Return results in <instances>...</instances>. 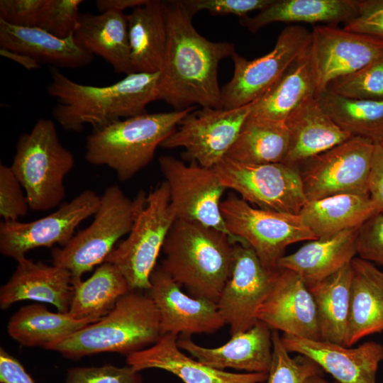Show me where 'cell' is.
Listing matches in <instances>:
<instances>
[{
	"label": "cell",
	"instance_id": "1",
	"mask_svg": "<svg viewBox=\"0 0 383 383\" xmlns=\"http://www.w3.org/2000/svg\"><path fill=\"white\" fill-rule=\"evenodd\" d=\"M165 4L167 40L157 100L177 111L197 106L223 108L218 68L221 60L235 52L234 45L213 42L200 35L181 1Z\"/></svg>",
	"mask_w": 383,
	"mask_h": 383
},
{
	"label": "cell",
	"instance_id": "2",
	"mask_svg": "<svg viewBox=\"0 0 383 383\" xmlns=\"http://www.w3.org/2000/svg\"><path fill=\"white\" fill-rule=\"evenodd\" d=\"M159 76L134 72L113 84L96 87L76 82L51 67L46 91L57 101L52 109L56 121L65 131L80 132L86 124L97 129L148 113V104L157 100Z\"/></svg>",
	"mask_w": 383,
	"mask_h": 383
},
{
	"label": "cell",
	"instance_id": "3",
	"mask_svg": "<svg viewBox=\"0 0 383 383\" xmlns=\"http://www.w3.org/2000/svg\"><path fill=\"white\" fill-rule=\"evenodd\" d=\"M233 239L201 224L176 219L162 247L160 267L189 295L217 302L229 279Z\"/></svg>",
	"mask_w": 383,
	"mask_h": 383
},
{
	"label": "cell",
	"instance_id": "4",
	"mask_svg": "<svg viewBox=\"0 0 383 383\" xmlns=\"http://www.w3.org/2000/svg\"><path fill=\"white\" fill-rule=\"evenodd\" d=\"M160 336V316L154 301L146 292L131 290L100 320L46 350L75 360L102 353L127 356L152 345Z\"/></svg>",
	"mask_w": 383,
	"mask_h": 383
},
{
	"label": "cell",
	"instance_id": "5",
	"mask_svg": "<svg viewBox=\"0 0 383 383\" xmlns=\"http://www.w3.org/2000/svg\"><path fill=\"white\" fill-rule=\"evenodd\" d=\"M196 109L145 113L94 129L87 137L84 157L91 165L109 167L118 180L127 181L152 160L157 148Z\"/></svg>",
	"mask_w": 383,
	"mask_h": 383
},
{
	"label": "cell",
	"instance_id": "6",
	"mask_svg": "<svg viewBox=\"0 0 383 383\" xmlns=\"http://www.w3.org/2000/svg\"><path fill=\"white\" fill-rule=\"evenodd\" d=\"M146 194L138 192L130 199L117 185L108 187L100 196V203L91 224L79 231L64 246L51 251L52 265L67 270L73 285L95 266L104 263L116 242L128 234L147 201Z\"/></svg>",
	"mask_w": 383,
	"mask_h": 383
},
{
	"label": "cell",
	"instance_id": "7",
	"mask_svg": "<svg viewBox=\"0 0 383 383\" xmlns=\"http://www.w3.org/2000/svg\"><path fill=\"white\" fill-rule=\"evenodd\" d=\"M74 165V155L61 143L54 121L40 118L18 138L10 166L33 211L58 206L66 195L64 179Z\"/></svg>",
	"mask_w": 383,
	"mask_h": 383
},
{
	"label": "cell",
	"instance_id": "8",
	"mask_svg": "<svg viewBox=\"0 0 383 383\" xmlns=\"http://www.w3.org/2000/svg\"><path fill=\"white\" fill-rule=\"evenodd\" d=\"M176 218L170 207L169 185L165 180L150 191L128 237L105 262L116 266L131 290L146 292L167 235Z\"/></svg>",
	"mask_w": 383,
	"mask_h": 383
},
{
	"label": "cell",
	"instance_id": "9",
	"mask_svg": "<svg viewBox=\"0 0 383 383\" xmlns=\"http://www.w3.org/2000/svg\"><path fill=\"white\" fill-rule=\"evenodd\" d=\"M221 211L230 235L248 243L270 270L279 269L287 246L318 238L299 215L257 208L232 192L222 200Z\"/></svg>",
	"mask_w": 383,
	"mask_h": 383
},
{
	"label": "cell",
	"instance_id": "10",
	"mask_svg": "<svg viewBox=\"0 0 383 383\" xmlns=\"http://www.w3.org/2000/svg\"><path fill=\"white\" fill-rule=\"evenodd\" d=\"M213 169L227 189L257 208L299 215L307 202L297 166L245 164L226 156Z\"/></svg>",
	"mask_w": 383,
	"mask_h": 383
},
{
	"label": "cell",
	"instance_id": "11",
	"mask_svg": "<svg viewBox=\"0 0 383 383\" xmlns=\"http://www.w3.org/2000/svg\"><path fill=\"white\" fill-rule=\"evenodd\" d=\"M374 144L353 136L301 164L303 169L299 172L307 201L343 194L370 196Z\"/></svg>",
	"mask_w": 383,
	"mask_h": 383
},
{
	"label": "cell",
	"instance_id": "12",
	"mask_svg": "<svg viewBox=\"0 0 383 383\" xmlns=\"http://www.w3.org/2000/svg\"><path fill=\"white\" fill-rule=\"evenodd\" d=\"M312 33L300 26L285 27L274 47L265 55L248 60L235 52L231 79L221 88L223 109L251 104L262 96L310 46Z\"/></svg>",
	"mask_w": 383,
	"mask_h": 383
},
{
	"label": "cell",
	"instance_id": "13",
	"mask_svg": "<svg viewBox=\"0 0 383 383\" xmlns=\"http://www.w3.org/2000/svg\"><path fill=\"white\" fill-rule=\"evenodd\" d=\"M252 103L233 109L201 107L193 110L179 121L160 146L168 149L183 148L184 159L213 168L235 142Z\"/></svg>",
	"mask_w": 383,
	"mask_h": 383
},
{
	"label": "cell",
	"instance_id": "14",
	"mask_svg": "<svg viewBox=\"0 0 383 383\" xmlns=\"http://www.w3.org/2000/svg\"><path fill=\"white\" fill-rule=\"evenodd\" d=\"M158 162L169 185L170 207L176 219L197 223L230 235L221 211V198L227 188L214 170L196 162L187 165L171 155H161Z\"/></svg>",
	"mask_w": 383,
	"mask_h": 383
},
{
	"label": "cell",
	"instance_id": "15",
	"mask_svg": "<svg viewBox=\"0 0 383 383\" xmlns=\"http://www.w3.org/2000/svg\"><path fill=\"white\" fill-rule=\"evenodd\" d=\"M279 270L265 267L245 241L234 242L231 274L216 302L231 336L249 330L256 323V311Z\"/></svg>",
	"mask_w": 383,
	"mask_h": 383
},
{
	"label": "cell",
	"instance_id": "16",
	"mask_svg": "<svg viewBox=\"0 0 383 383\" xmlns=\"http://www.w3.org/2000/svg\"><path fill=\"white\" fill-rule=\"evenodd\" d=\"M100 196L86 189L53 213L30 222L1 221L0 252L16 261L30 250L40 247L65 245L77 226L96 213Z\"/></svg>",
	"mask_w": 383,
	"mask_h": 383
},
{
	"label": "cell",
	"instance_id": "17",
	"mask_svg": "<svg viewBox=\"0 0 383 383\" xmlns=\"http://www.w3.org/2000/svg\"><path fill=\"white\" fill-rule=\"evenodd\" d=\"M311 50L316 75V97L334 80L353 74L383 55V38L316 26Z\"/></svg>",
	"mask_w": 383,
	"mask_h": 383
},
{
	"label": "cell",
	"instance_id": "18",
	"mask_svg": "<svg viewBox=\"0 0 383 383\" xmlns=\"http://www.w3.org/2000/svg\"><path fill=\"white\" fill-rule=\"evenodd\" d=\"M150 282L146 292L157 309L161 335L212 333L226 325L216 302L187 295L160 265L152 271Z\"/></svg>",
	"mask_w": 383,
	"mask_h": 383
},
{
	"label": "cell",
	"instance_id": "19",
	"mask_svg": "<svg viewBox=\"0 0 383 383\" xmlns=\"http://www.w3.org/2000/svg\"><path fill=\"white\" fill-rule=\"evenodd\" d=\"M255 318L284 334L322 340L312 294L296 272L280 269Z\"/></svg>",
	"mask_w": 383,
	"mask_h": 383
},
{
	"label": "cell",
	"instance_id": "20",
	"mask_svg": "<svg viewBox=\"0 0 383 383\" xmlns=\"http://www.w3.org/2000/svg\"><path fill=\"white\" fill-rule=\"evenodd\" d=\"M281 338L289 352L311 359L339 383H377L376 373L383 360L380 343L370 341L350 348L287 334Z\"/></svg>",
	"mask_w": 383,
	"mask_h": 383
},
{
	"label": "cell",
	"instance_id": "21",
	"mask_svg": "<svg viewBox=\"0 0 383 383\" xmlns=\"http://www.w3.org/2000/svg\"><path fill=\"white\" fill-rule=\"evenodd\" d=\"M178 347L212 368H233L250 373H268L272 360V330L257 321L249 330L232 335L225 344L206 348L189 336L177 339Z\"/></svg>",
	"mask_w": 383,
	"mask_h": 383
},
{
	"label": "cell",
	"instance_id": "22",
	"mask_svg": "<svg viewBox=\"0 0 383 383\" xmlns=\"http://www.w3.org/2000/svg\"><path fill=\"white\" fill-rule=\"evenodd\" d=\"M178 335H161L152 345L126 356L128 365L140 372L160 369L184 383H263L267 373H234L212 368L186 355L177 345Z\"/></svg>",
	"mask_w": 383,
	"mask_h": 383
},
{
	"label": "cell",
	"instance_id": "23",
	"mask_svg": "<svg viewBox=\"0 0 383 383\" xmlns=\"http://www.w3.org/2000/svg\"><path fill=\"white\" fill-rule=\"evenodd\" d=\"M74 294L71 273L66 269L23 257L9 281L0 289V307L6 309L23 300L55 306L58 312L67 313Z\"/></svg>",
	"mask_w": 383,
	"mask_h": 383
},
{
	"label": "cell",
	"instance_id": "24",
	"mask_svg": "<svg viewBox=\"0 0 383 383\" xmlns=\"http://www.w3.org/2000/svg\"><path fill=\"white\" fill-rule=\"evenodd\" d=\"M289 146L284 163L299 166L353 137L340 128L311 96L287 117Z\"/></svg>",
	"mask_w": 383,
	"mask_h": 383
},
{
	"label": "cell",
	"instance_id": "25",
	"mask_svg": "<svg viewBox=\"0 0 383 383\" xmlns=\"http://www.w3.org/2000/svg\"><path fill=\"white\" fill-rule=\"evenodd\" d=\"M74 38L82 48L101 57L116 72L126 75L134 73L128 18L123 12L80 13Z\"/></svg>",
	"mask_w": 383,
	"mask_h": 383
},
{
	"label": "cell",
	"instance_id": "26",
	"mask_svg": "<svg viewBox=\"0 0 383 383\" xmlns=\"http://www.w3.org/2000/svg\"><path fill=\"white\" fill-rule=\"evenodd\" d=\"M0 48L27 55L55 68L89 65L94 55L79 46L74 35L60 38L36 27H21L0 19Z\"/></svg>",
	"mask_w": 383,
	"mask_h": 383
},
{
	"label": "cell",
	"instance_id": "27",
	"mask_svg": "<svg viewBox=\"0 0 383 383\" xmlns=\"http://www.w3.org/2000/svg\"><path fill=\"white\" fill-rule=\"evenodd\" d=\"M358 229L309 240L296 252L281 257L277 267L296 272L306 285L323 279L355 258Z\"/></svg>",
	"mask_w": 383,
	"mask_h": 383
},
{
	"label": "cell",
	"instance_id": "28",
	"mask_svg": "<svg viewBox=\"0 0 383 383\" xmlns=\"http://www.w3.org/2000/svg\"><path fill=\"white\" fill-rule=\"evenodd\" d=\"M316 75L310 45L277 82L252 103L249 116L285 122L304 101L311 96L316 97Z\"/></svg>",
	"mask_w": 383,
	"mask_h": 383
},
{
	"label": "cell",
	"instance_id": "29",
	"mask_svg": "<svg viewBox=\"0 0 383 383\" xmlns=\"http://www.w3.org/2000/svg\"><path fill=\"white\" fill-rule=\"evenodd\" d=\"M127 18L133 72H160L167 40L165 1L148 0Z\"/></svg>",
	"mask_w": 383,
	"mask_h": 383
},
{
	"label": "cell",
	"instance_id": "30",
	"mask_svg": "<svg viewBox=\"0 0 383 383\" xmlns=\"http://www.w3.org/2000/svg\"><path fill=\"white\" fill-rule=\"evenodd\" d=\"M358 0H273L253 17L239 18L240 25L252 33L277 22L346 23L356 16Z\"/></svg>",
	"mask_w": 383,
	"mask_h": 383
},
{
	"label": "cell",
	"instance_id": "31",
	"mask_svg": "<svg viewBox=\"0 0 383 383\" xmlns=\"http://www.w3.org/2000/svg\"><path fill=\"white\" fill-rule=\"evenodd\" d=\"M379 213L370 196L343 194L307 201L299 216L319 238L360 228Z\"/></svg>",
	"mask_w": 383,
	"mask_h": 383
},
{
	"label": "cell",
	"instance_id": "32",
	"mask_svg": "<svg viewBox=\"0 0 383 383\" xmlns=\"http://www.w3.org/2000/svg\"><path fill=\"white\" fill-rule=\"evenodd\" d=\"M96 321L76 319L68 312L53 313L43 304H32L20 308L11 316L7 331L22 346L47 349L50 345Z\"/></svg>",
	"mask_w": 383,
	"mask_h": 383
},
{
	"label": "cell",
	"instance_id": "33",
	"mask_svg": "<svg viewBox=\"0 0 383 383\" xmlns=\"http://www.w3.org/2000/svg\"><path fill=\"white\" fill-rule=\"evenodd\" d=\"M354 273L355 269L350 263L325 279L307 285L316 304L323 340L346 345Z\"/></svg>",
	"mask_w": 383,
	"mask_h": 383
},
{
	"label": "cell",
	"instance_id": "34",
	"mask_svg": "<svg viewBox=\"0 0 383 383\" xmlns=\"http://www.w3.org/2000/svg\"><path fill=\"white\" fill-rule=\"evenodd\" d=\"M289 146L285 122L248 116L226 157L245 164L283 162Z\"/></svg>",
	"mask_w": 383,
	"mask_h": 383
},
{
	"label": "cell",
	"instance_id": "35",
	"mask_svg": "<svg viewBox=\"0 0 383 383\" xmlns=\"http://www.w3.org/2000/svg\"><path fill=\"white\" fill-rule=\"evenodd\" d=\"M130 291L126 278L118 268L104 262L89 279L74 284L68 313L76 319L99 321Z\"/></svg>",
	"mask_w": 383,
	"mask_h": 383
},
{
	"label": "cell",
	"instance_id": "36",
	"mask_svg": "<svg viewBox=\"0 0 383 383\" xmlns=\"http://www.w3.org/2000/svg\"><path fill=\"white\" fill-rule=\"evenodd\" d=\"M323 111L352 136L383 142V99H354L326 89L316 97Z\"/></svg>",
	"mask_w": 383,
	"mask_h": 383
},
{
	"label": "cell",
	"instance_id": "37",
	"mask_svg": "<svg viewBox=\"0 0 383 383\" xmlns=\"http://www.w3.org/2000/svg\"><path fill=\"white\" fill-rule=\"evenodd\" d=\"M382 331L383 293L355 270L351 285L345 346L350 347L361 338Z\"/></svg>",
	"mask_w": 383,
	"mask_h": 383
},
{
	"label": "cell",
	"instance_id": "38",
	"mask_svg": "<svg viewBox=\"0 0 383 383\" xmlns=\"http://www.w3.org/2000/svg\"><path fill=\"white\" fill-rule=\"evenodd\" d=\"M272 360L266 383H305L321 374V368L311 359L301 355L291 357L277 331L272 330Z\"/></svg>",
	"mask_w": 383,
	"mask_h": 383
},
{
	"label": "cell",
	"instance_id": "39",
	"mask_svg": "<svg viewBox=\"0 0 383 383\" xmlns=\"http://www.w3.org/2000/svg\"><path fill=\"white\" fill-rule=\"evenodd\" d=\"M328 90L354 99H383V55L347 76L332 82Z\"/></svg>",
	"mask_w": 383,
	"mask_h": 383
},
{
	"label": "cell",
	"instance_id": "40",
	"mask_svg": "<svg viewBox=\"0 0 383 383\" xmlns=\"http://www.w3.org/2000/svg\"><path fill=\"white\" fill-rule=\"evenodd\" d=\"M82 0H44L36 28L60 38L72 35L77 26Z\"/></svg>",
	"mask_w": 383,
	"mask_h": 383
},
{
	"label": "cell",
	"instance_id": "41",
	"mask_svg": "<svg viewBox=\"0 0 383 383\" xmlns=\"http://www.w3.org/2000/svg\"><path fill=\"white\" fill-rule=\"evenodd\" d=\"M65 383H144L139 371L132 367L106 365L75 367L67 370Z\"/></svg>",
	"mask_w": 383,
	"mask_h": 383
},
{
	"label": "cell",
	"instance_id": "42",
	"mask_svg": "<svg viewBox=\"0 0 383 383\" xmlns=\"http://www.w3.org/2000/svg\"><path fill=\"white\" fill-rule=\"evenodd\" d=\"M11 167L0 165V216L3 221H17L27 214L29 204Z\"/></svg>",
	"mask_w": 383,
	"mask_h": 383
},
{
	"label": "cell",
	"instance_id": "43",
	"mask_svg": "<svg viewBox=\"0 0 383 383\" xmlns=\"http://www.w3.org/2000/svg\"><path fill=\"white\" fill-rule=\"evenodd\" d=\"M190 15L206 11L211 15H235L239 18L248 16L250 11H260L273 0H180Z\"/></svg>",
	"mask_w": 383,
	"mask_h": 383
},
{
	"label": "cell",
	"instance_id": "44",
	"mask_svg": "<svg viewBox=\"0 0 383 383\" xmlns=\"http://www.w3.org/2000/svg\"><path fill=\"white\" fill-rule=\"evenodd\" d=\"M356 250L360 259L383 265V212L372 216L359 228Z\"/></svg>",
	"mask_w": 383,
	"mask_h": 383
},
{
	"label": "cell",
	"instance_id": "45",
	"mask_svg": "<svg viewBox=\"0 0 383 383\" xmlns=\"http://www.w3.org/2000/svg\"><path fill=\"white\" fill-rule=\"evenodd\" d=\"M343 29L383 38V0H358L357 14Z\"/></svg>",
	"mask_w": 383,
	"mask_h": 383
},
{
	"label": "cell",
	"instance_id": "46",
	"mask_svg": "<svg viewBox=\"0 0 383 383\" xmlns=\"http://www.w3.org/2000/svg\"><path fill=\"white\" fill-rule=\"evenodd\" d=\"M44 0H1L0 19L21 27H37Z\"/></svg>",
	"mask_w": 383,
	"mask_h": 383
},
{
	"label": "cell",
	"instance_id": "47",
	"mask_svg": "<svg viewBox=\"0 0 383 383\" xmlns=\"http://www.w3.org/2000/svg\"><path fill=\"white\" fill-rule=\"evenodd\" d=\"M370 197L383 212V146L375 143L369 177Z\"/></svg>",
	"mask_w": 383,
	"mask_h": 383
},
{
	"label": "cell",
	"instance_id": "48",
	"mask_svg": "<svg viewBox=\"0 0 383 383\" xmlns=\"http://www.w3.org/2000/svg\"><path fill=\"white\" fill-rule=\"evenodd\" d=\"M0 382L1 383H34L21 363L0 348Z\"/></svg>",
	"mask_w": 383,
	"mask_h": 383
},
{
	"label": "cell",
	"instance_id": "49",
	"mask_svg": "<svg viewBox=\"0 0 383 383\" xmlns=\"http://www.w3.org/2000/svg\"><path fill=\"white\" fill-rule=\"evenodd\" d=\"M351 263L355 270L365 277L383 293V272L372 263L360 257H355Z\"/></svg>",
	"mask_w": 383,
	"mask_h": 383
},
{
	"label": "cell",
	"instance_id": "50",
	"mask_svg": "<svg viewBox=\"0 0 383 383\" xmlns=\"http://www.w3.org/2000/svg\"><path fill=\"white\" fill-rule=\"evenodd\" d=\"M148 0H97L96 6L101 12L115 11L123 12L127 9H133L144 4Z\"/></svg>",
	"mask_w": 383,
	"mask_h": 383
},
{
	"label": "cell",
	"instance_id": "51",
	"mask_svg": "<svg viewBox=\"0 0 383 383\" xmlns=\"http://www.w3.org/2000/svg\"><path fill=\"white\" fill-rule=\"evenodd\" d=\"M0 55L17 62L28 70H37L40 66V64L35 60L23 53L0 48Z\"/></svg>",
	"mask_w": 383,
	"mask_h": 383
},
{
	"label": "cell",
	"instance_id": "52",
	"mask_svg": "<svg viewBox=\"0 0 383 383\" xmlns=\"http://www.w3.org/2000/svg\"><path fill=\"white\" fill-rule=\"evenodd\" d=\"M305 383H339L337 381L329 382L324 379L321 374L313 375L307 379Z\"/></svg>",
	"mask_w": 383,
	"mask_h": 383
},
{
	"label": "cell",
	"instance_id": "53",
	"mask_svg": "<svg viewBox=\"0 0 383 383\" xmlns=\"http://www.w3.org/2000/svg\"><path fill=\"white\" fill-rule=\"evenodd\" d=\"M381 144H382V146H383V142H382V143H381Z\"/></svg>",
	"mask_w": 383,
	"mask_h": 383
}]
</instances>
